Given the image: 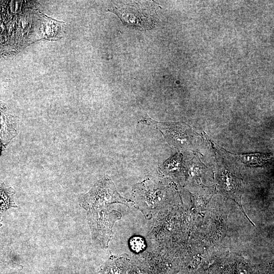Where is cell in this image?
<instances>
[{"instance_id": "obj_1", "label": "cell", "mask_w": 274, "mask_h": 274, "mask_svg": "<svg viewBox=\"0 0 274 274\" xmlns=\"http://www.w3.org/2000/svg\"><path fill=\"white\" fill-rule=\"evenodd\" d=\"M113 203H120L128 208H134L132 201L121 196L108 176L98 180L88 192L79 199V204L86 211L98 208H108V206Z\"/></svg>"}, {"instance_id": "obj_2", "label": "cell", "mask_w": 274, "mask_h": 274, "mask_svg": "<svg viewBox=\"0 0 274 274\" xmlns=\"http://www.w3.org/2000/svg\"><path fill=\"white\" fill-rule=\"evenodd\" d=\"M87 214L93 239L102 248H107L112 238L114 224L121 218V213L104 208L87 211Z\"/></svg>"}, {"instance_id": "obj_3", "label": "cell", "mask_w": 274, "mask_h": 274, "mask_svg": "<svg viewBox=\"0 0 274 274\" xmlns=\"http://www.w3.org/2000/svg\"><path fill=\"white\" fill-rule=\"evenodd\" d=\"M133 2L121 4L111 11L120 18L124 25L140 29L152 28L156 21L149 6Z\"/></svg>"}, {"instance_id": "obj_4", "label": "cell", "mask_w": 274, "mask_h": 274, "mask_svg": "<svg viewBox=\"0 0 274 274\" xmlns=\"http://www.w3.org/2000/svg\"><path fill=\"white\" fill-rule=\"evenodd\" d=\"M162 197L161 189L150 180H146L134 187L131 200L134 208L140 210L147 219H150Z\"/></svg>"}, {"instance_id": "obj_5", "label": "cell", "mask_w": 274, "mask_h": 274, "mask_svg": "<svg viewBox=\"0 0 274 274\" xmlns=\"http://www.w3.org/2000/svg\"><path fill=\"white\" fill-rule=\"evenodd\" d=\"M217 182L222 192L233 200L246 216L241 204L242 183L236 167L227 162H223L219 166Z\"/></svg>"}, {"instance_id": "obj_6", "label": "cell", "mask_w": 274, "mask_h": 274, "mask_svg": "<svg viewBox=\"0 0 274 274\" xmlns=\"http://www.w3.org/2000/svg\"><path fill=\"white\" fill-rule=\"evenodd\" d=\"M161 130L170 144L183 148L190 146L191 130L186 125L175 123H158Z\"/></svg>"}, {"instance_id": "obj_7", "label": "cell", "mask_w": 274, "mask_h": 274, "mask_svg": "<svg viewBox=\"0 0 274 274\" xmlns=\"http://www.w3.org/2000/svg\"><path fill=\"white\" fill-rule=\"evenodd\" d=\"M17 123L15 117L6 107L0 104V139L6 146L17 134Z\"/></svg>"}, {"instance_id": "obj_8", "label": "cell", "mask_w": 274, "mask_h": 274, "mask_svg": "<svg viewBox=\"0 0 274 274\" xmlns=\"http://www.w3.org/2000/svg\"><path fill=\"white\" fill-rule=\"evenodd\" d=\"M41 15L44 18L42 26L44 38L50 40L61 38L64 22L53 19L45 14L41 13Z\"/></svg>"}, {"instance_id": "obj_9", "label": "cell", "mask_w": 274, "mask_h": 274, "mask_svg": "<svg viewBox=\"0 0 274 274\" xmlns=\"http://www.w3.org/2000/svg\"><path fill=\"white\" fill-rule=\"evenodd\" d=\"M14 189L7 187L4 183L0 184V226L2 225L3 214L11 208H17L14 200Z\"/></svg>"}, {"instance_id": "obj_10", "label": "cell", "mask_w": 274, "mask_h": 274, "mask_svg": "<svg viewBox=\"0 0 274 274\" xmlns=\"http://www.w3.org/2000/svg\"><path fill=\"white\" fill-rule=\"evenodd\" d=\"M232 154L238 157L244 163L251 166H262L273 159L271 154L253 153L247 154Z\"/></svg>"}, {"instance_id": "obj_11", "label": "cell", "mask_w": 274, "mask_h": 274, "mask_svg": "<svg viewBox=\"0 0 274 274\" xmlns=\"http://www.w3.org/2000/svg\"><path fill=\"white\" fill-rule=\"evenodd\" d=\"M182 156L180 153L175 154L163 164L162 171L166 174H175L182 169Z\"/></svg>"}, {"instance_id": "obj_12", "label": "cell", "mask_w": 274, "mask_h": 274, "mask_svg": "<svg viewBox=\"0 0 274 274\" xmlns=\"http://www.w3.org/2000/svg\"><path fill=\"white\" fill-rule=\"evenodd\" d=\"M129 246L132 251L136 253H139L145 249L146 242L142 237L134 236L129 239Z\"/></svg>"}, {"instance_id": "obj_13", "label": "cell", "mask_w": 274, "mask_h": 274, "mask_svg": "<svg viewBox=\"0 0 274 274\" xmlns=\"http://www.w3.org/2000/svg\"><path fill=\"white\" fill-rule=\"evenodd\" d=\"M5 251L0 244V274H11L7 265L8 262L6 260Z\"/></svg>"}, {"instance_id": "obj_14", "label": "cell", "mask_w": 274, "mask_h": 274, "mask_svg": "<svg viewBox=\"0 0 274 274\" xmlns=\"http://www.w3.org/2000/svg\"><path fill=\"white\" fill-rule=\"evenodd\" d=\"M1 152H2V145L0 142V155L1 154Z\"/></svg>"}]
</instances>
